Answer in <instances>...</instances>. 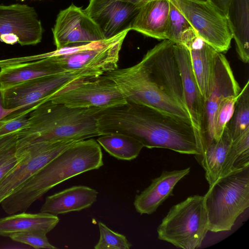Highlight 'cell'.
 Masks as SVG:
<instances>
[{
    "mask_svg": "<svg viewBox=\"0 0 249 249\" xmlns=\"http://www.w3.org/2000/svg\"><path fill=\"white\" fill-rule=\"evenodd\" d=\"M77 141L40 142L17 148L18 163L0 180V204L32 175Z\"/></svg>",
    "mask_w": 249,
    "mask_h": 249,
    "instance_id": "cell-11",
    "label": "cell"
},
{
    "mask_svg": "<svg viewBox=\"0 0 249 249\" xmlns=\"http://www.w3.org/2000/svg\"><path fill=\"white\" fill-rule=\"evenodd\" d=\"M52 32L56 49L106 39L85 9L73 3L59 12Z\"/></svg>",
    "mask_w": 249,
    "mask_h": 249,
    "instance_id": "cell-14",
    "label": "cell"
},
{
    "mask_svg": "<svg viewBox=\"0 0 249 249\" xmlns=\"http://www.w3.org/2000/svg\"><path fill=\"white\" fill-rule=\"evenodd\" d=\"M48 100L71 107L104 109L127 103L116 84L103 75L74 81L45 102Z\"/></svg>",
    "mask_w": 249,
    "mask_h": 249,
    "instance_id": "cell-10",
    "label": "cell"
},
{
    "mask_svg": "<svg viewBox=\"0 0 249 249\" xmlns=\"http://www.w3.org/2000/svg\"><path fill=\"white\" fill-rule=\"evenodd\" d=\"M232 138L226 126L221 137L213 141L196 158L205 171V178L209 185L219 178L231 172L229 154Z\"/></svg>",
    "mask_w": 249,
    "mask_h": 249,
    "instance_id": "cell-20",
    "label": "cell"
},
{
    "mask_svg": "<svg viewBox=\"0 0 249 249\" xmlns=\"http://www.w3.org/2000/svg\"><path fill=\"white\" fill-rule=\"evenodd\" d=\"M9 237L13 241L30 245L35 249H56L49 242L46 233L40 231L24 232L13 234Z\"/></svg>",
    "mask_w": 249,
    "mask_h": 249,
    "instance_id": "cell-31",
    "label": "cell"
},
{
    "mask_svg": "<svg viewBox=\"0 0 249 249\" xmlns=\"http://www.w3.org/2000/svg\"><path fill=\"white\" fill-rule=\"evenodd\" d=\"M188 49L194 73L200 93L205 99L210 89L217 51L199 37Z\"/></svg>",
    "mask_w": 249,
    "mask_h": 249,
    "instance_id": "cell-24",
    "label": "cell"
},
{
    "mask_svg": "<svg viewBox=\"0 0 249 249\" xmlns=\"http://www.w3.org/2000/svg\"><path fill=\"white\" fill-rule=\"evenodd\" d=\"M198 37L196 32L180 12L172 0H170V10L166 31V39L189 48Z\"/></svg>",
    "mask_w": 249,
    "mask_h": 249,
    "instance_id": "cell-26",
    "label": "cell"
},
{
    "mask_svg": "<svg viewBox=\"0 0 249 249\" xmlns=\"http://www.w3.org/2000/svg\"><path fill=\"white\" fill-rule=\"evenodd\" d=\"M104 108H74L50 100L29 114V124L17 132V148L40 142L81 141L100 136L97 118Z\"/></svg>",
    "mask_w": 249,
    "mask_h": 249,
    "instance_id": "cell-4",
    "label": "cell"
},
{
    "mask_svg": "<svg viewBox=\"0 0 249 249\" xmlns=\"http://www.w3.org/2000/svg\"><path fill=\"white\" fill-rule=\"evenodd\" d=\"M98 143L111 156L124 160H131L139 155L143 145L128 135L111 133L99 136Z\"/></svg>",
    "mask_w": 249,
    "mask_h": 249,
    "instance_id": "cell-25",
    "label": "cell"
},
{
    "mask_svg": "<svg viewBox=\"0 0 249 249\" xmlns=\"http://www.w3.org/2000/svg\"><path fill=\"white\" fill-rule=\"evenodd\" d=\"M169 10L170 0H150L140 8L131 30L157 39H166Z\"/></svg>",
    "mask_w": 249,
    "mask_h": 249,
    "instance_id": "cell-18",
    "label": "cell"
},
{
    "mask_svg": "<svg viewBox=\"0 0 249 249\" xmlns=\"http://www.w3.org/2000/svg\"><path fill=\"white\" fill-rule=\"evenodd\" d=\"M174 44L168 39L162 40L136 64L103 75L116 84L127 102L152 107L191 122Z\"/></svg>",
    "mask_w": 249,
    "mask_h": 249,
    "instance_id": "cell-1",
    "label": "cell"
},
{
    "mask_svg": "<svg viewBox=\"0 0 249 249\" xmlns=\"http://www.w3.org/2000/svg\"><path fill=\"white\" fill-rule=\"evenodd\" d=\"M215 7L224 13L226 15L228 13L230 0H209Z\"/></svg>",
    "mask_w": 249,
    "mask_h": 249,
    "instance_id": "cell-34",
    "label": "cell"
},
{
    "mask_svg": "<svg viewBox=\"0 0 249 249\" xmlns=\"http://www.w3.org/2000/svg\"><path fill=\"white\" fill-rule=\"evenodd\" d=\"M18 133L0 137V180L18 163Z\"/></svg>",
    "mask_w": 249,
    "mask_h": 249,
    "instance_id": "cell-28",
    "label": "cell"
},
{
    "mask_svg": "<svg viewBox=\"0 0 249 249\" xmlns=\"http://www.w3.org/2000/svg\"><path fill=\"white\" fill-rule=\"evenodd\" d=\"M20 0V1H24V0Z\"/></svg>",
    "mask_w": 249,
    "mask_h": 249,
    "instance_id": "cell-36",
    "label": "cell"
},
{
    "mask_svg": "<svg viewBox=\"0 0 249 249\" xmlns=\"http://www.w3.org/2000/svg\"><path fill=\"white\" fill-rule=\"evenodd\" d=\"M174 51L180 74L185 105L201 147L204 99L194 73L189 49L184 45L175 43Z\"/></svg>",
    "mask_w": 249,
    "mask_h": 249,
    "instance_id": "cell-15",
    "label": "cell"
},
{
    "mask_svg": "<svg viewBox=\"0 0 249 249\" xmlns=\"http://www.w3.org/2000/svg\"><path fill=\"white\" fill-rule=\"evenodd\" d=\"M208 231L204 196L198 195L173 206L157 228L160 240L183 249L199 248Z\"/></svg>",
    "mask_w": 249,
    "mask_h": 249,
    "instance_id": "cell-6",
    "label": "cell"
},
{
    "mask_svg": "<svg viewBox=\"0 0 249 249\" xmlns=\"http://www.w3.org/2000/svg\"><path fill=\"white\" fill-rule=\"evenodd\" d=\"M43 28L36 9L25 4H0V40L6 44L35 45Z\"/></svg>",
    "mask_w": 249,
    "mask_h": 249,
    "instance_id": "cell-13",
    "label": "cell"
},
{
    "mask_svg": "<svg viewBox=\"0 0 249 249\" xmlns=\"http://www.w3.org/2000/svg\"><path fill=\"white\" fill-rule=\"evenodd\" d=\"M239 96L228 98L220 106L215 122L213 141L218 140L222 135L232 116Z\"/></svg>",
    "mask_w": 249,
    "mask_h": 249,
    "instance_id": "cell-30",
    "label": "cell"
},
{
    "mask_svg": "<svg viewBox=\"0 0 249 249\" xmlns=\"http://www.w3.org/2000/svg\"><path fill=\"white\" fill-rule=\"evenodd\" d=\"M97 124L100 136L122 134L147 148L168 149L195 157L201 153L198 136L190 121L149 106L127 102L104 109Z\"/></svg>",
    "mask_w": 249,
    "mask_h": 249,
    "instance_id": "cell-2",
    "label": "cell"
},
{
    "mask_svg": "<svg viewBox=\"0 0 249 249\" xmlns=\"http://www.w3.org/2000/svg\"><path fill=\"white\" fill-rule=\"evenodd\" d=\"M102 75L98 72L87 70L66 71L32 79L2 89L4 107L18 109L6 117H13L23 112L30 113L39 103L44 102L48 98L71 83Z\"/></svg>",
    "mask_w": 249,
    "mask_h": 249,
    "instance_id": "cell-7",
    "label": "cell"
},
{
    "mask_svg": "<svg viewBox=\"0 0 249 249\" xmlns=\"http://www.w3.org/2000/svg\"><path fill=\"white\" fill-rule=\"evenodd\" d=\"M104 165L101 146L93 139L77 141L32 175L0 203L10 215L25 212L56 185Z\"/></svg>",
    "mask_w": 249,
    "mask_h": 249,
    "instance_id": "cell-3",
    "label": "cell"
},
{
    "mask_svg": "<svg viewBox=\"0 0 249 249\" xmlns=\"http://www.w3.org/2000/svg\"><path fill=\"white\" fill-rule=\"evenodd\" d=\"M29 114L23 112L13 117L0 120V137L24 129L29 124Z\"/></svg>",
    "mask_w": 249,
    "mask_h": 249,
    "instance_id": "cell-32",
    "label": "cell"
},
{
    "mask_svg": "<svg viewBox=\"0 0 249 249\" xmlns=\"http://www.w3.org/2000/svg\"><path fill=\"white\" fill-rule=\"evenodd\" d=\"M227 17L239 58L249 61V0H230Z\"/></svg>",
    "mask_w": 249,
    "mask_h": 249,
    "instance_id": "cell-23",
    "label": "cell"
},
{
    "mask_svg": "<svg viewBox=\"0 0 249 249\" xmlns=\"http://www.w3.org/2000/svg\"><path fill=\"white\" fill-rule=\"evenodd\" d=\"M172 0L200 38L218 52L228 51L233 38L224 13L209 0Z\"/></svg>",
    "mask_w": 249,
    "mask_h": 249,
    "instance_id": "cell-9",
    "label": "cell"
},
{
    "mask_svg": "<svg viewBox=\"0 0 249 249\" xmlns=\"http://www.w3.org/2000/svg\"><path fill=\"white\" fill-rule=\"evenodd\" d=\"M98 192L88 186H75L48 196L40 212L57 215L88 208L97 200Z\"/></svg>",
    "mask_w": 249,
    "mask_h": 249,
    "instance_id": "cell-19",
    "label": "cell"
},
{
    "mask_svg": "<svg viewBox=\"0 0 249 249\" xmlns=\"http://www.w3.org/2000/svg\"><path fill=\"white\" fill-rule=\"evenodd\" d=\"M240 91L227 59L223 53L216 52L210 89L204 99L201 153L214 140L215 119L222 103L229 97L238 95Z\"/></svg>",
    "mask_w": 249,
    "mask_h": 249,
    "instance_id": "cell-12",
    "label": "cell"
},
{
    "mask_svg": "<svg viewBox=\"0 0 249 249\" xmlns=\"http://www.w3.org/2000/svg\"><path fill=\"white\" fill-rule=\"evenodd\" d=\"M135 5L123 1L89 3L85 9L99 28L105 39L130 29L131 23L139 11Z\"/></svg>",
    "mask_w": 249,
    "mask_h": 249,
    "instance_id": "cell-16",
    "label": "cell"
},
{
    "mask_svg": "<svg viewBox=\"0 0 249 249\" xmlns=\"http://www.w3.org/2000/svg\"><path fill=\"white\" fill-rule=\"evenodd\" d=\"M57 215L48 213L25 212L0 218V236L8 237L19 233L37 231L47 233L59 222Z\"/></svg>",
    "mask_w": 249,
    "mask_h": 249,
    "instance_id": "cell-22",
    "label": "cell"
},
{
    "mask_svg": "<svg viewBox=\"0 0 249 249\" xmlns=\"http://www.w3.org/2000/svg\"><path fill=\"white\" fill-rule=\"evenodd\" d=\"M204 196L209 231H230L249 207V165L219 178Z\"/></svg>",
    "mask_w": 249,
    "mask_h": 249,
    "instance_id": "cell-5",
    "label": "cell"
},
{
    "mask_svg": "<svg viewBox=\"0 0 249 249\" xmlns=\"http://www.w3.org/2000/svg\"><path fill=\"white\" fill-rule=\"evenodd\" d=\"M190 171V167L181 170L163 171L151 184L136 196L134 206L140 214H151L172 195L177 184Z\"/></svg>",
    "mask_w": 249,
    "mask_h": 249,
    "instance_id": "cell-17",
    "label": "cell"
},
{
    "mask_svg": "<svg viewBox=\"0 0 249 249\" xmlns=\"http://www.w3.org/2000/svg\"><path fill=\"white\" fill-rule=\"evenodd\" d=\"M0 70V89L41 77L64 71L47 56L27 63H17L2 66Z\"/></svg>",
    "mask_w": 249,
    "mask_h": 249,
    "instance_id": "cell-21",
    "label": "cell"
},
{
    "mask_svg": "<svg viewBox=\"0 0 249 249\" xmlns=\"http://www.w3.org/2000/svg\"><path fill=\"white\" fill-rule=\"evenodd\" d=\"M249 81L241 89L232 116L227 124L232 140L249 130Z\"/></svg>",
    "mask_w": 249,
    "mask_h": 249,
    "instance_id": "cell-27",
    "label": "cell"
},
{
    "mask_svg": "<svg viewBox=\"0 0 249 249\" xmlns=\"http://www.w3.org/2000/svg\"><path fill=\"white\" fill-rule=\"evenodd\" d=\"M130 30L126 29L108 39L56 49L48 56L64 71L87 70L103 75L118 68L120 52Z\"/></svg>",
    "mask_w": 249,
    "mask_h": 249,
    "instance_id": "cell-8",
    "label": "cell"
},
{
    "mask_svg": "<svg viewBox=\"0 0 249 249\" xmlns=\"http://www.w3.org/2000/svg\"><path fill=\"white\" fill-rule=\"evenodd\" d=\"M150 0H89V3L95 4L114 1H121L132 4L140 8Z\"/></svg>",
    "mask_w": 249,
    "mask_h": 249,
    "instance_id": "cell-33",
    "label": "cell"
},
{
    "mask_svg": "<svg viewBox=\"0 0 249 249\" xmlns=\"http://www.w3.org/2000/svg\"><path fill=\"white\" fill-rule=\"evenodd\" d=\"M18 109H7L4 107L3 105V98L2 91L0 89V120L6 117L10 113L14 112Z\"/></svg>",
    "mask_w": 249,
    "mask_h": 249,
    "instance_id": "cell-35",
    "label": "cell"
},
{
    "mask_svg": "<svg viewBox=\"0 0 249 249\" xmlns=\"http://www.w3.org/2000/svg\"><path fill=\"white\" fill-rule=\"evenodd\" d=\"M100 239L94 246L95 249H129L132 244L125 236L116 232L102 222H98Z\"/></svg>",
    "mask_w": 249,
    "mask_h": 249,
    "instance_id": "cell-29",
    "label": "cell"
},
{
    "mask_svg": "<svg viewBox=\"0 0 249 249\" xmlns=\"http://www.w3.org/2000/svg\"></svg>",
    "mask_w": 249,
    "mask_h": 249,
    "instance_id": "cell-37",
    "label": "cell"
}]
</instances>
